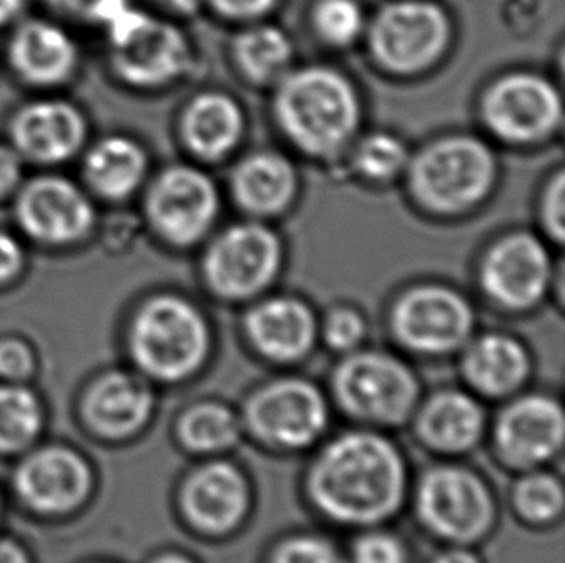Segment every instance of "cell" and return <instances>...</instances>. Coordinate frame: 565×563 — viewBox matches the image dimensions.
Returning <instances> with one entry per match:
<instances>
[{
    "mask_svg": "<svg viewBox=\"0 0 565 563\" xmlns=\"http://www.w3.org/2000/svg\"><path fill=\"white\" fill-rule=\"evenodd\" d=\"M54 10L62 14L79 18V20H92V22L108 25L115 22L118 15L130 10V0H46Z\"/></svg>",
    "mask_w": 565,
    "mask_h": 563,
    "instance_id": "8d00e7d4",
    "label": "cell"
},
{
    "mask_svg": "<svg viewBox=\"0 0 565 563\" xmlns=\"http://www.w3.org/2000/svg\"><path fill=\"white\" fill-rule=\"evenodd\" d=\"M350 563H409L404 539L384 527L363 529L348 552Z\"/></svg>",
    "mask_w": 565,
    "mask_h": 563,
    "instance_id": "e575fe53",
    "label": "cell"
},
{
    "mask_svg": "<svg viewBox=\"0 0 565 563\" xmlns=\"http://www.w3.org/2000/svg\"><path fill=\"white\" fill-rule=\"evenodd\" d=\"M484 120L497 136L529 144L551 136L562 123L558 89L535 74H512L490 87L484 97Z\"/></svg>",
    "mask_w": 565,
    "mask_h": 563,
    "instance_id": "4fadbf2b",
    "label": "cell"
},
{
    "mask_svg": "<svg viewBox=\"0 0 565 563\" xmlns=\"http://www.w3.org/2000/svg\"><path fill=\"white\" fill-rule=\"evenodd\" d=\"M282 263V244L260 224L224 232L205 257V278L216 296L247 299L268 288Z\"/></svg>",
    "mask_w": 565,
    "mask_h": 563,
    "instance_id": "8fae6325",
    "label": "cell"
},
{
    "mask_svg": "<svg viewBox=\"0 0 565 563\" xmlns=\"http://www.w3.org/2000/svg\"><path fill=\"white\" fill-rule=\"evenodd\" d=\"M182 130L191 151L203 159H221L242 139L244 115L226 95L203 93L191 100Z\"/></svg>",
    "mask_w": 565,
    "mask_h": 563,
    "instance_id": "484cf974",
    "label": "cell"
},
{
    "mask_svg": "<svg viewBox=\"0 0 565 563\" xmlns=\"http://www.w3.org/2000/svg\"><path fill=\"white\" fill-rule=\"evenodd\" d=\"M23 0H0V25L15 20L22 12Z\"/></svg>",
    "mask_w": 565,
    "mask_h": 563,
    "instance_id": "f6af8a7d",
    "label": "cell"
},
{
    "mask_svg": "<svg viewBox=\"0 0 565 563\" xmlns=\"http://www.w3.org/2000/svg\"><path fill=\"white\" fill-rule=\"evenodd\" d=\"M412 492L404 452L379 428H350L324 442L307 467L306 495L344 529L384 527Z\"/></svg>",
    "mask_w": 565,
    "mask_h": 563,
    "instance_id": "6da1fadb",
    "label": "cell"
},
{
    "mask_svg": "<svg viewBox=\"0 0 565 563\" xmlns=\"http://www.w3.org/2000/svg\"><path fill=\"white\" fill-rule=\"evenodd\" d=\"M412 502L420 527L446 544L473 546L497 525L494 492L467 465H430L415 482Z\"/></svg>",
    "mask_w": 565,
    "mask_h": 563,
    "instance_id": "5b68a950",
    "label": "cell"
},
{
    "mask_svg": "<svg viewBox=\"0 0 565 563\" xmlns=\"http://www.w3.org/2000/svg\"><path fill=\"white\" fill-rule=\"evenodd\" d=\"M543 219L546 230L556 242H562L565 234V176L558 172L552 180L544 198Z\"/></svg>",
    "mask_w": 565,
    "mask_h": 563,
    "instance_id": "74e56055",
    "label": "cell"
},
{
    "mask_svg": "<svg viewBox=\"0 0 565 563\" xmlns=\"http://www.w3.org/2000/svg\"><path fill=\"white\" fill-rule=\"evenodd\" d=\"M244 328L253 350L278 365L303 361L319 342L315 312L296 297L260 301L247 312Z\"/></svg>",
    "mask_w": 565,
    "mask_h": 563,
    "instance_id": "d6986e66",
    "label": "cell"
},
{
    "mask_svg": "<svg viewBox=\"0 0 565 563\" xmlns=\"http://www.w3.org/2000/svg\"><path fill=\"white\" fill-rule=\"evenodd\" d=\"M430 563H482L481 557L475 554L471 546H456L448 544V549L438 552Z\"/></svg>",
    "mask_w": 565,
    "mask_h": 563,
    "instance_id": "7bdbcfd3",
    "label": "cell"
},
{
    "mask_svg": "<svg viewBox=\"0 0 565 563\" xmlns=\"http://www.w3.org/2000/svg\"><path fill=\"white\" fill-rule=\"evenodd\" d=\"M41 423V405L30 390L0 389V452H18L30 446Z\"/></svg>",
    "mask_w": 565,
    "mask_h": 563,
    "instance_id": "4dcf8cb0",
    "label": "cell"
},
{
    "mask_svg": "<svg viewBox=\"0 0 565 563\" xmlns=\"http://www.w3.org/2000/svg\"><path fill=\"white\" fill-rule=\"evenodd\" d=\"M353 159L358 170L369 180L388 182L407 167L409 155L404 141L396 136L373 134L358 145Z\"/></svg>",
    "mask_w": 565,
    "mask_h": 563,
    "instance_id": "1f68e13d",
    "label": "cell"
},
{
    "mask_svg": "<svg viewBox=\"0 0 565 563\" xmlns=\"http://www.w3.org/2000/svg\"><path fill=\"white\" fill-rule=\"evenodd\" d=\"M450 41V22L443 8L428 0H397L379 10L369 31L379 64L396 74H415L443 56Z\"/></svg>",
    "mask_w": 565,
    "mask_h": 563,
    "instance_id": "9c48e42d",
    "label": "cell"
},
{
    "mask_svg": "<svg viewBox=\"0 0 565 563\" xmlns=\"http://www.w3.org/2000/svg\"><path fill=\"white\" fill-rule=\"evenodd\" d=\"M153 407V390L141 376L116 371L93 384L84 412L93 431L108 438H124L147 425Z\"/></svg>",
    "mask_w": 565,
    "mask_h": 563,
    "instance_id": "603a6c76",
    "label": "cell"
},
{
    "mask_svg": "<svg viewBox=\"0 0 565 563\" xmlns=\"http://www.w3.org/2000/svg\"><path fill=\"white\" fill-rule=\"evenodd\" d=\"M492 442L508 467L541 469L564 448V407L543 392L512 396L492 425Z\"/></svg>",
    "mask_w": 565,
    "mask_h": 563,
    "instance_id": "30bf717a",
    "label": "cell"
},
{
    "mask_svg": "<svg viewBox=\"0 0 565 563\" xmlns=\"http://www.w3.org/2000/svg\"><path fill=\"white\" fill-rule=\"evenodd\" d=\"M244 433L242 417L230 405L205 400L188 407L178 421V440L191 454L218 456L234 448Z\"/></svg>",
    "mask_w": 565,
    "mask_h": 563,
    "instance_id": "83f0119b",
    "label": "cell"
},
{
    "mask_svg": "<svg viewBox=\"0 0 565 563\" xmlns=\"http://www.w3.org/2000/svg\"><path fill=\"white\" fill-rule=\"evenodd\" d=\"M296 170L290 160L276 152H257L239 162L232 190L247 213L278 214L290 205L296 193Z\"/></svg>",
    "mask_w": 565,
    "mask_h": 563,
    "instance_id": "d4e9b609",
    "label": "cell"
},
{
    "mask_svg": "<svg viewBox=\"0 0 565 563\" xmlns=\"http://www.w3.org/2000/svg\"><path fill=\"white\" fill-rule=\"evenodd\" d=\"M242 425L265 448H313L329 431V397L315 382L280 376L253 392L245 402Z\"/></svg>",
    "mask_w": 565,
    "mask_h": 563,
    "instance_id": "52a82bcc",
    "label": "cell"
},
{
    "mask_svg": "<svg viewBox=\"0 0 565 563\" xmlns=\"http://www.w3.org/2000/svg\"><path fill=\"white\" fill-rule=\"evenodd\" d=\"M268 563H350L348 554L334 542L317 533L288 537L276 544Z\"/></svg>",
    "mask_w": 565,
    "mask_h": 563,
    "instance_id": "836d02e7",
    "label": "cell"
},
{
    "mask_svg": "<svg viewBox=\"0 0 565 563\" xmlns=\"http://www.w3.org/2000/svg\"><path fill=\"white\" fill-rule=\"evenodd\" d=\"M92 472L76 452L45 448L31 454L15 472V490L33 510L64 513L84 502Z\"/></svg>",
    "mask_w": 565,
    "mask_h": 563,
    "instance_id": "ffe728a7",
    "label": "cell"
},
{
    "mask_svg": "<svg viewBox=\"0 0 565 563\" xmlns=\"http://www.w3.org/2000/svg\"><path fill=\"white\" fill-rule=\"evenodd\" d=\"M533 359L525 343L502 332L477 336L461 350V376L475 396L512 397L527 384Z\"/></svg>",
    "mask_w": 565,
    "mask_h": 563,
    "instance_id": "44dd1931",
    "label": "cell"
},
{
    "mask_svg": "<svg viewBox=\"0 0 565 563\" xmlns=\"http://www.w3.org/2000/svg\"><path fill=\"white\" fill-rule=\"evenodd\" d=\"M319 336L330 351L338 355H348L352 351L361 350L363 340L367 338V322L352 307H338L319 325Z\"/></svg>",
    "mask_w": 565,
    "mask_h": 563,
    "instance_id": "d590c367",
    "label": "cell"
},
{
    "mask_svg": "<svg viewBox=\"0 0 565 563\" xmlns=\"http://www.w3.org/2000/svg\"><path fill=\"white\" fill-rule=\"evenodd\" d=\"M415 433L425 448L443 456H463L481 444L489 415L471 390L440 389L417 405Z\"/></svg>",
    "mask_w": 565,
    "mask_h": 563,
    "instance_id": "ac0fdd59",
    "label": "cell"
},
{
    "mask_svg": "<svg viewBox=\"0 0 565 563\" xmlns=\"http://www.w3.org/2000/svg\"><path fill=\"white\" fill-rule=\"evenodd\" d=\"M0 563H30L23 550L14 542H0Z\"/></svg>",
    "mask_w": 565,
    "mask_h": 563,
    "instance_id": "ee69618b",
    "label": "cell"
},
{
    "mask_svg": "<svg viewBox=\"0 0 565 563\" xmlns=\"http://www.w3.org/2000/svg\"><path fill=\"white\" fill-rule=\"evenodd\" d=\"M10 56L20 76L31 84H61L76 68L77 49L68 33L43 20H31L15 31Z\"/></svg>",
    "mask_w": 565,
    "mask_h": 563,
    "instance_id": "cb8c5ba5",
    "label": "cell"
},
{
    "mask_svg": "<svg viewBox=\"0 0 565 563\" xmlns=\"http://www.w3.org/2000/svg\"><path fill=\"white\" fill-rule=\"evenodd\" d=\"M12 136L20 152L31 160L62 162L84 144L85 120L70 103L41 100L18 113Z\"/></svg>",
    "mask_w": 565,
    "mask_h": 563,
    "instance_id": "7402d4cb",
    "label": "cell"
},
{
    "mask_svg": "<svg viewBox=\"0 0 565 563\" xmlns=\"http://www.w3.org/2000/svg\"><path fill=\"white\" fill-rule=\"evenodd\" d=\"M390 328L396 342L413 355L448 358L473 338L475 311L454 289L420 286L397 299Z\"/></svg>",
    "mask_w": 565,
    "mask_h": 563,
    "instance_id": "ba28073f",
    "label": "cell"
},
{
    "mask_svg": "<svg viewBox=\"0 0 565 563\" xmlns=\"http://www.w3.org/2000/svg\"><path fill=\"white\" fill-rule=\"evenodd\" d=\"M211 346L205 315L184 297H153L131 322V359L157 382L177 384L195 376L209 361Z\"/></svg>",
    "mask_w": 565,
    "mask_h": 563,
    "instance_id": "3957f363",
    "label": "cell"
},
{
    "mask_svg": "<svg viewBox=\"0 0 565 563\" xmlns=\"http://www.w3.org/2000/svg\"><path fill=\"white\" fill-rule=\"evenodd\" d=\"M211 2L221 14L237 18V20L257 18L276 4V0H211Z\"/></svg>",
    "mask_w": 565,
    "mask_h": 563,
    "instance_id": "ab89813d",
    "label": "cell"
},
{
    "mask_svg": "<svg viewBox=\"0 0 565 563\" xmlns=\"http://www.w3.org/2000/svg\"><path fill=\"white\" fill-rule=\"evenodd\" d=\"M412 190L435 213H463L489 195L497 160L481 139L451 136L428 145L412 162Z\"/></svg>",
    "mask_w": 565,
    "mask_h": 563,
    "instance_id": "8992f818",
    "label": "cell"
},
{
    "mask_svg": "<svg viewBox=\"0 0 565 563\" xmlns=\"http://www.w3.org/2000/svg\"><path fill=\"white\" fill-rule=\"evenodd\" d=\"M23 265V252L14 237L0 232V282L14 278Z\"/></svg>",
    "mask_w": 565,
    "mask_h": 563,
    "instance_id": "60d3db41",
    "label": "cell"
},
{
    "mask_svg": "<svg viewBox=\"0 0 565 563\" xmlns=\"http://www.w3.org/2000/svg\"><path fill=\"white\" fill-rule=\"evenodd\" d=\"M481 280L494 304L508 311H527L541 304L551 288V255L539 237L513 234L490 249Z\"/></svg>",
    "mask_w": 565,
    "mask_h": 563,
    "instance_id": "5bb4252c",
    "label": "cell"
},
{
    "mask_svg": "<svg viewBox=\"0 0 565 563\" xmlns=\"http://www.w3.org/2000/svg\"><path fill=\"white\" fill-rule=\"evenodd\" d=\"M161 2L180 14H193L201 4V0H161Z\"/></svg>",
    "mask_w": 565,
    "mask_h": 563,
    "instance_id": "bcb514c9",
    "label": "cell"
},
{
    "mask_svg": "<svg viewBox=\"0 0 565 563\" xmlns=\"http://www.w3.org/2000/svg\"><path fill=\"white\" fill-rule=\"evenodd\" d=\"M294 56L291 41L275 25H257L236 41V59L247 77L259 84L286 76Z\"/></svg>",
    "mask_w": 565,
    "mask_h": 563,
    "instance_id": "f1b7e54d",
    "label": "cell"
},
{
    "mask_svg": "<svg viewBox=\"0 0 565 563\" xmlns=\"http://www.w3.org/2000/svg\"><path fill=\"white\" fill-rule=\"evenodd\" d=\"M276 120L291 144L313 157H334L361 123L353 85L337 70L307 66L286 74L275 99Z\"/></svg>",
    "mask_w": 565,
    "mask_h": 563,
    "instance_id": "7a4b0ae2",
    "label": "cell"
},
{
    "mask_svg": "<svg viewBox=\"0 0 565 563\" xmlns=\"http://www.w3.org/2000/svg\"><path fill=\"white\" fill-rule=\"evenodd\" d=\"M18 221L33 240L46 245L77 242L92 229L89 199L64 178H39L22 191L15 205Z\"/></svg>",
    "mask_w": 565,
    "mask_h": 563,
    "instance_id": "2e32d148",
    "label": "cell"
},
{
    "mask_svg": "<svg viewBox=\"0 0 565 563\" xmlns=\"http://www.w3.org/2000/svg\"><path fill=\"white\" fill-rule=\"evenodd\" d=\"M33 371V355L30 348L20 340L0 342V376L20 381Z\"/></svg>",
    "mask_w": 565,
    "mask_h": 563,
    "instance_id": "f35d334b",
    "label": "cell"
},
{
    "mask_svg": "<svg viewBox=\"0 0 565 563\" xmlns=\"http://www.w3.org/2000/svg\"><path fill=\"white\" fill-rule=\"evenodd\" d=\"M190 59V46L180 30L147 14L126 38L113 43L118 76L138 87L169 84L184 74Z\"/></svg>",
    "mask_w": 565,
    "mask_h": 563,
    "instance_id": "e0dca14e",
    "label": "cell"
},
{
    "mask_svg": "<svg viewBox=\"0 0 565 563\" xmlns=\"http://www.w3.org/2000/svg\"><path fill=\"white\" fill-rule=\"evenodd\" d=\"M20 159L12 149L0 145V198L14 190L20 182Z\"/></svg>",
    "mask_w": 565,
    "mask_h": 563,
    "instance_id": "b9f144b4",
    "label": "cell"
},
{
    "mask_svg": "<svg viewBox=\"0 0 565 563\" xmlns=\"http://www.w3.org/2000/svg\"><path fill=\"white\" fill-rule=\"evenodd\" d=\"M218 191L198 168L174 167L153 183L147 211L170 244L190 245L205 236L218 214Z\"/></svg>",
    "mask_w": 565,
    "mask_h": 563,
    "instance_id": "7c38bea8",
    "label": "cell"
},
{
    "mask_svg": "<svg viewBox=\"0 0 565 563\" xmlns=\"http://www.w3.org/2000/svg\"><path fill=\"white\" fill-rule=\"evenodd\" d=\"M252 503L244 471L226 459H211L185 477L180 492L184 518L198 531L226 534L244 521Z\"/></svg>",
    "mask_w": 565,
    "mask_h": 563,
    "instance_id": "9a60e30c",
    "label": "cell"
},
{
    "mask_svg": "<svg viewBox=\"0 0 565 563\" xmlns=\"http://www.w3.org/2000/svg\"><path fill=\"white\" fill-rule=\"evenodd\" d=\"M315 28L330 45H352L363 33L365 14L358 0H321L315 10Z\"/></svg>",
    "mask_w": 565,
    "mask_h": 563,
    "instance_id": "d6a6232c",
    "label": "cell"
},
{
    "mask_svg": "<svg viewBox=\"0 0 565 563\" xmlns=\"http://www.w3.org/2000/svg\"><path fill=\"white\" fill-rule=\"evenodd\" d=\"M512 506L529 525H552L564 513V482L543 467L523 471L512 488Z\"/></svg>",
    "mask_w": 565,
    "mask_h": 563,
    "instance_id": "f546056e",
    "label": "cell"
},
{
    "mask_svg": "<svg viewBox=\"0 0 565 563\" xmlns=\"http://www.w3.org/2000/svg\"><path fill=\"white\" fill-rule=\"evenodd\" d=\"M146 170V152L128 138L103 139L93 147L85 162L87 180L108 199L128 198L143 182Z\"/></svg>",
    "mask_w": 565,
    "mask_h": 563,
    "instance_id": "4316f807",
    "label": "cell"
},
{
    "mask_svg": "<svg viewBox=\"0 0 565 563\" xmlns=\"http://www.w3.org/2000/svg\"><path fill=\"white\" fill-rule=\"evenodd\" d=\"M151 563H195V560H191L188 554H182V552H169V554L154 557Z\"/></svg>",
    "mask_w": 565,
    "mask_h": 563,
    "instance_id": "7dc6e473",
    "label": "cell"
},
{
    "mask_svg": "<svg viewBox=\"0 0 565 563\" xmlns=\"http://www.w3.org/2000/svg\"><path fill=\"white\" fill-rule=\"evenodd\" d=\"M330 394L350 419L369 428H397L420 404L417 373L394 353L358 350L342 355L330 374Z\"/></svg>",
    "mask_w": 565,
    "mask_h": 563,
    "instance_id": "277c9868",
    "label": "cell"
}]
</instances>
